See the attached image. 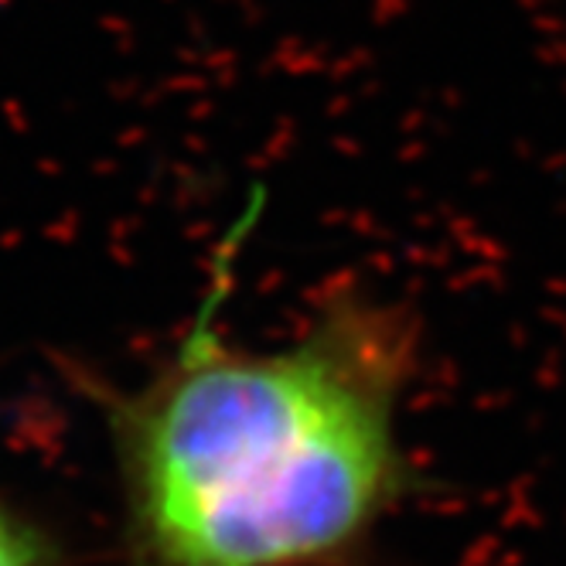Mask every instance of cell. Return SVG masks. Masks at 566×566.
I'll return each instance as SVG.
<instances>
[{
	"label": "cell",
	"mask_w": 566,
	"mask_h": 566,
	"mask_svg": "<svg viewBox=\"0 0 566 566\" xmlns=\"http://www.w3.org/2000/svg\"><path fill=\"white\" fill-rule=\"evenodd\" d=\"M0 566H62L55 539L0 492Z\"/></svg>",
	"instance_id": "cell-2"
},
{
	"label": "cell",
	"mask_w": 566,
	"mask_h": 566,
	"mask_svg": "<svg viewBox=\"0 0 566 566\" xmlns=\"http://www.w3.org/2000/svg\"><path fill=\"white\" fill-rule=\"evenodd\" d=\"M250 222L222 242L209 297L157 369L90 382L130 566H342L410 495L413 317L345 291L280 348L226 342L216 321Z\"/></svg>",
	"instance_id": "cell-1"
}]
</instances>
